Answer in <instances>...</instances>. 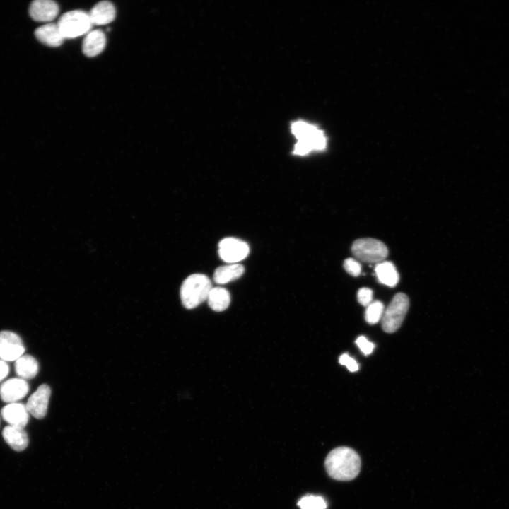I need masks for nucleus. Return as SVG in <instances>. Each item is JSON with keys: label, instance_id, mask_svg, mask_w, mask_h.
I'll use <instances>...</instances> for the list:
<instances>
[{"label": "nucleus", "instance_id": "nucleus-1", "mask_svg": "<svg viewBox=\"0 0 509 509\" xmlns=\"http://www.w3.org/2000/svg\"><path fill=\"white\" fill-rule=\"evenodd\" d=\"M324 465L328 474L339 481L353 479L361 469V459L358 453L348 447H339L327 456Z\"/></svg>", "mask_w": 509, "mask_h": 509}, {"label": "nucleus", "instance_id": "nucleus-2", "mask_svg": "<svg viewBox=\"0 0 509 509\" xmlns=\"http://www.w3.org/2000/svg\"><path fill=\"white\" fill-rule=\"evenodd\" d=\"M212 284L209 277L202 274H194L185 279L180 288L182 305L193 309L207 300Z\"/></svg>", "mask_w": 509, "mask_h": 509}, {"label": "nucleus", "instance_id": "nucleus-3", "mask_svg": "<svg viewBox=\"0 0 509 509\" xmlns=\"http://www.w3.org/2000/svg\"><path fill=\"white\" fill-rule=\"evenodd\" d=\"M57 25L64 39L76 38L88 33L93 25L88 13L81 10L64 13Z\"/></svg>", "mask_w": 509, "mask_h": 509}, {"label": "nucleus", "instance_id": "nucleus-4", "mask_svg": "<svg viewBox=\"0 0 509 509\" xmlns=\"http://www.w3.org/2000/svg\"><path fill=\"white\" fill-rule=\"evenodd\" d=\"M351 251L356 259L366 263L378 264L388 255L387 246L380 240L361 238L353 242Z\"/></svg>", "mask_w": 509, "mask_h": 509}, {"label": "nucleus", "instance_id": "nucleus-5", "mask_svg": "<svg viewBox=\"0 0 509 509\" xmlns=\"http://www.w3.org/2000/svg\"><path fill=\"white\" fill-rule=\"evenodd\" d=\"M409 307V300L403 293H397L385 309L382 318V329L387 333L396 332L404 321Z\"/></svg>", "mask_w": 509, "mask_h": 509}, {"label": "nucleus", "instance_id": "nucleus-6", "mask_svg": "<svg viewBox=\"0 0 509 509\" xmlns=\"http://www.w3.org/2000/svg\"><path fill=\"white\" fill-rule=\"evenodd\" d=\"M291 130L298 141L302 142L309 152L322 150L326 146V138L323 132L315 126L299 121L292 124Z\"/></svg>", "mask_w": 509, "mask_h": 509}, {"label": "nucleus", "instance_id": "nucleus-7", "mask_svg": "<svg viewBox=\"0 0 509 509\" xmlns=\"http://www.w3.org/2000/svg\"><path fill=\"white\" fill-rule=\"evenodd\" d=\"M249 253V247L244 241L228 238L222 240L218 244V255L225 262L236 264L245 259Z\"/></svg>", "mask_w": 509, "mask_h": 509}, {"label": "nucleus", "instance_id": "nucleus-8", "mask_svg": "<svg viewBox=\"0 0 509 509\" xmlns=\"http://www.w3.org/2000/svg\"><path fill=\"white\" fill-rule=\"evenodd\" d=\"M25 347L21 337L10 331L0 332V359L16 361L23 355Z\"/></svg>", "mask_w": 509, "mask_h": 509}, {"label": "nucleus", "instance_id": "nucleus-9", "mask_svg": "<svg viewBox=\"0 0 509 509\" xmlns=\"http://www.w3.org/2000/svg\"><path fill=\"white\" fill-rule=\"evenodd\" d=\"M51 394L50 387L45 384L40 385L30 396L25 405L29 414L36 419L45 416Z\"/></svg>", "mask_w": 509, "mask_h": 509}, {"label": "nucleus", "instance_id": "nucleus-10", "mask_svg": "<svg viewBox=\"0 0 509 509\" xmlns=\"http://www.w3.org/2000/svg\"><path fill=\"white\" fill-rule=\"evenodd\" d=\"M29 391L28 382L21 378H11L0 387V397L7 403H15L23 399Z\"/></svg>", "mask_w": 509, "mask_h": 509}, {"label": "nucleus", "instance_id": "nucleus-11", "mask_svg": "<svg viewBox=\"0 0 509 509\" xmlns=\"http://www.w3.org/2000/svg\"><path fill=\"white\" fill-rule=\"evenodd\" d=\"M1 414L9 426L24 428L29 420V412L21 403H10L4 406Z\"/></svg>", "mask_w": 509, "mask_h": 509}, {"label": "nucleus", "instance_id": "nucleus-12", "mask_svg": "<svg viewBox=\"0 0 509 509\" xmlns=\"http://www.w3.org/2000/svg\"><path fill=\"white\" fill-rule=\"evenodd\" d=\"M57 4L50 0H36L31 3L29 13L31 18L39 22H50L59 13Z\"/></svg>", "mask_w": 509, "mask_h": 509}, {"label": "nucleus", "instance_id": "nucleus-13", "mask_svg": "<svg viewBox=\"0 0 509 509\" xmlns=\"http://www.w3.org/2000/svg\"><path fill=\"white\" fill-rule=\"evenodd\" d=\"M36 38L42 44L49 47H58L64 40L57 23H48L35 31Z\"/></svg>", "mask_w": 509, "mask_h": 509}, {"label": "nucleus", "instance_id": "nucleus-14", "mask_svg": "<svg viewBox=\"0 0 509 509\" xmlns=\"http://www.w3.org/2000/svg\"><path fill=\"white\" fill-rule=\"evenodd\" d=\"M105 45V33L100 30H94L86 34L83 41L82 50L86 56L93 57L100 54Z\"/></svg>", "mask_w": 509, "mask_h": 509}, {"label": "nucleus", "instance_id": "nucleus-15", "mask_svg": "<svg viewBox=\"0 0 509 509\" xmlns=\"http://www.w3.org/2000/svg\"><path fill=\"white\" fill-rule=\"evenodd\" d=\"M93 25H101L112 22L116 16L114 5L108 1L96 4L88 13Z\"/></svg>", "mask_w": 509, "mask_h": 509}, {"label": "nucleus", "instance_id": "nucleus-16", "mask_svg": "<svg viewBox=\"0 0 509 509\" xmlns=\"http://www.w3.org/2000/svg\"><path fill=\"white\" fill-rule=\"evenodd\" d=\"M4 440L16 451H23L28 444V438L23 428L7 426L2 431Z\"/></svg>", "mask_w": 509, "mask_h": 509}, {"label": "nucleus", "instance_id": "nucleus-17", "mask_svg": "<svg viewBox=\"0 0 509 509\" xmlns=\"http://www.w3.org/2000/svg\"><path fill=\"white\" fill-rule=\"evenodd\" d=\"M244 267L239 264H230L218 267L213 274L216 283L224 284L240 278L244 273Z\"/></svg>", "mask_w": 509, "mask_h": 509}, {"label": "nucleus", "instance_id": "nucleus-18", "mask_svg": "<svg viewBox=\"0 0 509 509\" xmlns=\"http://www.w3.org/2000/svg\"><path fill=\"white\" fill-rule=\"evenodd\" d=\"M375 274L378 281L387 286H395L399 279V274L394 265L390 262H382L376 264Z\"/></svg>", "mask_w": 509, "mask_h": 509}, {"label": "nucleus", "instance_id": "nucleus-19", "mask_svg": "<svg viewBox=\"0 0 509 509\" xmlns=\"http://www.w3.org/2000/svg\"><path fill=\"white\" fill-rule=\"evenodd\" d=\"M15 371L21 379H31L38 372V363L33 356L23 355L15 362Z\"/></svg>", "mask_w": 509, "mask_h": 509}, {"label": "nucleus", "instance_id": "nucleus-20", "mask_svg": "<svg viewBox=\"0 0 509 509\" xmlns=\"http://www.w3.org/2000/svg\"><path fill=\"white\" fill-rule=\"evenodd\" d=\"M209 307L214 311L221 312L228 308L230 302L229 292L221 287L212 288L208 298Z\"/></svg>", "mask_w": 509, "mask_h": 509}, {"label": "nucleus", "instance_id": "nucleus-21", "mask_svg": "<svg viewBox=\"0 0 509 509\" xmlns=\"http://www.w3.org/2000/svg\"><path fill=\"white\" fill-rule=\"evenodd\" d=\"M384 312L383 303L379 300L373 301L367 306L365 312V321L371 324H376L382 320Z\"/></svg>", "mask_w": 509, "mask_h": 509}, {"label": "nucleus", "instance_id": "nucleus-22", "mask_svg": "<svg viewBox=\"0 0 509 509\" xmlns=\"http://www.w3.org/2000/svg\"><path fill=\"white\" fill-rule=\"evenodd\" d=\"M298 505L300 509H326L327 502L322 496L307 495L298 501Z\"/></svg>", "mask_w": 509, "mask_h": 509}, {"label": "nucleus", "instance_id": "nucleus-23", "mask_svg": "<svg viewBox=\"0 0 509 509\" xmlns=\"http://www.w3.org/2000/svg\"><path fill=\"white\" fill-rule=\"evenodd\" d=\"M344 268L353 276H358L361 273V266L360 263L353 258H348L344 260Z\"/></svg>", "mask_w": 509, "mask_h": 509}, {"label": "nucleus", "instance_id": "nucleus-24", "mask_svg": "<svg viewBox=\"0 0 509 509\" xmlns=\"http://www.w3.org/2000/svg\"><path fill=\"white\" fill-rule=\"evenodd\" d=\"M358 303L364 306H368L372 303L373 291L368 288H361L357 293Z\"/></svg>", "mask_w": 509, "mask_h": 509}, {"label": "nucleus", "instance_id": "nucleus-25", "mask_svg": "<svg viewBox=\"0 0 509 509\" xmlns=\"http://www.w3.org/2000/svg\"><path fill=\"white\" fill-rule=\"evenodd\" d=\"M356 344L365 356L370 354L375 348V344L363 336L358 337Z\"/></svg>", "mask_w": 509, "mask_h": 509}, {"label": "nucleus", "instance_id": "nucleus-26", "mask_svg": "<svg viewBox=\"0 0 509 509\" xmlns=\"http://www.w3.org/2000/svg\"><path fill=\"white\" fill-rule=\"evenodd\" d=\"M339 362L341 365H346L347 369L351 372H356L358 370V364L356 361L347 353L341 355Z\"/></svg>", "mask_w": 509, "mask_h": 509}, {"label": "nucleus", "instance_id": "nucleus-27", "mask_svg": "<svg viewBox=\"0 0 509 509\" xmlns=\"http://www.w3.org/2000/svg\"><path fill=\"white\" fill-rule=\"evenodd\" d=\"M9 367L6 361L0 359V382H1L8 374Z\"/></svg>", "mask_w": 509, "mask_h": 509}]
</instances>
